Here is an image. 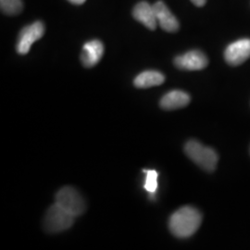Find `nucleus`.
<instances>
[{
    "label": "nucleus",
    "instance_id": "1",
    "mask_svg": "<svg viewBox=\"0 0 250 250\" xmlns=\"http://www.w3.org/2000/svg\"><path fill=\"white\" fill-rule=\"evenodd\" d=\"M202 222V215L197 208L187 206L170 216L169 228L178 238H188L197 232Z\"/></svg>",
    "mask_w": 250,
    "mask_h": 250
},
{
    "label": "nucleus",
    "instance_id": "2",
    "mask_svg": "<svg viewBox=\"0 0 250 250\" xmlns=\"http://www.w3.org/2000/svg\"><path fill=\"white\" fill-rule=\"evenodd\" d=\"M185 152L191 161L207 171H214L218 164V155L210 147L196 140H190L185 146Z\"/></svg>",
    "mask_w": 250,
    "mask_h": 250
},
{
    "label": "nucleus",
    "instance_id": "3",
    "mask_svg": "<svg viewBox=\"0 0 250 250\" xmlns=\"http://www.w3.org/2000/svg\"><path fill=\"white\" fill-rule=\"evenodd\" d=\"M75 218L76 217L55 203L45 213L44 218L45 230L50 233L64 232L72 227Z\"/></svg>",
    "mask_w": 250,
    "mask_h": 250
},
{
    "label": "nucleus",
    "instance_id": "4",
    "mask_svg": "<svg viewBox=\"0 0 250 250\" xmlns=\"http://www.w3.org/2000/svg\"><path fill=\"white\" fill-rule=\"evenodd\" d=\"M56 204L62 207L74 217H78L85 211L86 204L80 193L71 187L60 189L55 197Z\"/></svg>",
    "mask_w": 250,
    "mask_h": 250
},
{
    "label": "nucleus",
    "instance_id": "5",
    "mask_svg": "<svg viewBox=\"0 0 250 250\" xmlns=\"http://www.w3.org/2000/svg\"><path fill=\"white\" fill-rule=\"evenodd\" d=\"M45 33V26L42 21H36L24 27L19 35L17 52L21 55H26L32 45L42 38Z\"/></svg>",
    "mask_w": 250,
    "mask_h": 250
},
{
    "label": "nucleus",
    "instance_id": "6",
    "mask_svg": "<svg viewBox=\"0 0 250 250\" xmlns=\"http://www.w3.org/2000/svg\"><path fill=\"white\" fill-rule=\"evenodd\" d=\"M226 62L238 66L250 58V39L244 38L228 45L224 52Z\"/></svg>",
    "mask_w": 250,
    "mask_h": 250
},
{
    "label": "nucleus",
    "instance_id": "7",
    "mask_svg": "<svg viewBox=\"0 0 250 250\" xmlns=\"http://www.w3.org/2000/svg\"><path fill=\"white\" fill-rule=\"evenodd\" d=\"M175 66L185 71H200L205 69L208 60L205 54L199 50H191L174 59Z\"/></svg>",
    "mask_w": 250,
    "mask_h": 250
},
{
    "label": "nucleus",
    "instance_id": "8",
    "mask_svg": "<svg viewBox=\"0 0 250 250\" xmlns=\"http://www.w3.org/2000/svg\"><path fill=\"white\" fill-rule=\"evenodd\" d=\"M153 8L155 10L157 21L162 30L169 33H175L178 31L180 28L178 20L162 1L156 2L153 5Z\"/></svg>",
    "mask_w": 250,
    "mask_h": 250
},
{
    "label": "nucleus",
    "instance_id": "9",
    "mask_svg": "<svg viewBox=\"0 0 250 250\" xmlns=\"http://www.w3.org/2000/svg\"><path fill=\"white\" fill-rule=\"evenodd\" d=\"M104 53V45L99 40H92L85 43L81 54V62L86 68L96 66Z\"/></svg>",
    "mask_w": 250,
    "mask_h": 250
},
{
    "label": "nucleus",
    "instance_id": "10",
    "mask_svg": "<svg viewBox=\"0 0 250 250\" xmlns=\"http://www.w3.org/2000/svg\"><path fill=\"white\" fill-rule=\"evenodd\" d=\"M133 16L136 21L141 22L149 30L151 31L156 30L158 21H157L154 8L149 3L142 1V2H139L137 5H135L133 10Z\"/></svg>",
    "mask_w": 250,
    "mask_h": 250
},
{
    "label": "nucleus",
    "instance_id": "11",
    "mask_svg": "<svg viewBox=\"0 0 250 250\" xmlns=\"http://www.w3.org/2000/svg\"><path fill=\"white\" fill-rule=\"evenodd\" d=\"M191 99L188 93L181 90H172L161 99L160 105L165 110H173L187 107Z\"/></svg>",
    "mask_w": 250,
    "mask_h": 250
},
{
    "label": "nucleus",
    "instance_id": "12",
    "mask_svg": "<svg viewBox=\"0 0 250 250\" xmlns=\"http://www.w3.org/2000/svg\"><path fill=\"white\" fill-rule=\"evenodd\" d=\"M165 81L164 75L157 71H146L138 74L134 81V84L137 88H149L161 85Z\"/></svg>",
    "mask_w": 250,
    "mask_h": 250
},
{
    "label": "nucleus",
    "instance_id": "13",
    "mask_svg": "<svg viewBox=\"0 0 250 250\" xmlns=\"http://www.w3.org/2000/svg\"><path fill=\"white\" fill-rule=\"evenodd\" d=\"M0 7L5 14L14 16L22 10L23 5L21 0H0Z\"/></svg>",
    "mask_w": 250,
    "mask_h": 250
},
{
    "label": "nucleus",
    "instance_id": "14",
    "mask_svg": "<svg viewBox=\"0 0 250 250\" xmlns=\"http://www.w3.org/2000/svg\"><path fill=\"white\" fill-rule=\"evenodd\" d=\"M146 172V182L144 185V188L150 193L151 195H154L158 189V172L154 170H145Z\"/></svg>",
    "mask_w": 250,
    "mask_h": 250
},
{
    "label": "nucleus",
    "instance_id": "15",
    "mask_svg": "<svg viewBox=\"0 0 250 250\" xmlns=\"http://www.w3.org/2000/svg\"><path fill=\"white\" fill-rule=\"evenodd\" d=\"M191 1L197 7H203L205 5L206 2H207V0H191Z\"/></svg>",
    "mask_w": 250,
    "mask_h": 250
},
{
    "label": "nucleus",
    "instance_id": "16",
    "mask_svg": "<svg viewBox=\"0 0 250 250\" xmlns=\"http://www.w3.org/2000/svg\"><path fill=\"white\" fill-rule=\"evenodd\" d=\"M70 1L72 4H75V5H82L83 3H84L86 0H68Z\"/></svg>",
    "mask_w": 250,
    "mask_h": 250
}]
</instances>
